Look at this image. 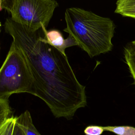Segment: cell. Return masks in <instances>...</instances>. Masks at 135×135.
Wrapping results in <instances>:
<instances>
[{
    "mask_svg": "<svg viewBox=\"0 0 135 135\" xmlns=\"http://www.w3.org/2000/svg\"><path fill=\"white\" fill-rule=\"evenodd\" d=\"M4 9L3 8V0H0V11Z\"/></svg>",
    "mask_w": 135,
    "mask_h": 135,
    "instance_id": "5bb4252c",
    "label": "cell"
},
{
    "mask_svg": "<svg viewBox=\"0 0 135 135\" xmlns=\"http://www.w3.org/2000/svg\"><path fill=\"white\" fill-rule=\"evenodd\" d=\"M16 123L21 127L25 135H41L35 127L30 112L25 111L19 116L15 117Z\"/></svg>",
    "mask_w": 135,
    "mask_h": 135,
    "instance_id": "8992f818",
    "label": "cell"
},
{
    "mask_svg": "<svg viewBox=\"0 0 135 135\" xmlns=\"http://www.w3.org/2000/svg\"><path fill=\"white\" fill-rule=\"evenodd\" d=\"M64 15L66 27L63 31L71 35L90 57L112 50L115 26L110 18L78 7L66 8Z\"/></svg>",
    "mask_w": 135,
    "mask_h": 135,
    "instance_id": "7a4b0ae2",
    "label": "cell"
},
{
    "mask_svg": "<svg viewBox=\"0 0 135 135\" xmlns=\"http://www.w3.org/2000/svg\"><path fill=\"white\" fill-rule=\"evenodd\" d=\"M0 126H1V125H0Z\"/></svg>",
    "mask_w": 135,
    "mask_h": 135,
    "instance_id": "2e32d148",
    "label": "cell"
},
{
    "mask_svg": "<svg viewBox=\"0 0 135 135\" xmlns=\"http://www.w3.org/2000/svg\"><path fill=\"white\" fill-rule=\"evenodd\" d=\"M45 37L47 42L57 49L63 54H65V49L73 46H78V43L76 40L70 34L66 38H64L62 33L57 30L52 29L46 31Z\"/></svg>",
    "mask_w": 135,
    "mask_h": 135,
    "instance_id": "5b68a950",
    "label": "cell"
},
{
    "mask_svg": "<svg viewBox=\"0 0 135 135\" xmlns=\"http://www.w3.org/2000/svg\"><path fill=\"white\" fill-rule=\"evenodd\" d=\"M104 131L112 132L117 135H135V127L128 126H102Z\"/></svg>",
    "mask_w": 135,
    "mask_h": 135,
    "instance_id": "9c48e42d",
    "label": "cell"
},
{
    "mask_svg": "<svg viewBox=\"0 0 135 135\" xmlns=\"http://www.w3.org/2000/svg\"><path fill=\"white\" fill-rule=\"evenodd\" d=\"M13 135H25V133L23 130L22 129L21 127L16 123V122L15 123V128H14Z\"/></svg>",
    "mask_w": 135,
    "mask_h": 135,
    "instance_id": "4fadbf2b",
    "label": "cell"
},
{
    "mask_svg": "<svg viewBox=\"0 0 135 135\" xmlns=\"http://www.w3.org/2000/svg\"><path fill=\"white\" fill-rule=\"evenodd\" d=\"M20 93L36 96V89L23 53L12 43L0 69V99L8 101L12 94Z\"/></svg>",
    "mask_w": 135,
    "mask_h": 135,
    "instance_id": "3957f363",
    "label": "cell"
},
{
    "mask_svg": "<svg viewBox=\"0 0 135 135\" xmlns=\"http://www.w3.org/2000/svg\"><path fill=\"white\" fill-rule=\"evenodd\" d=\"M15 123V117L6 120L0 126V135H13Z\"/></svg>",
    "mask_w": 135,
    "mask_h": 135,
    "instance_id": "8fae6325",
    "label": "cell"
},
{
    "mask_svg": "<svg viewBox=\"0 0 135 135\" xmlns=\"http://www.w3.org/2000/svg\"><path fill=\"white\" fill-rule=\"evenodd\" d=\"M58 3L54 0H3V8L14 22L37 31L47 27Z\"/></svg>",
    "mask_w": 135,
    "mask_h": 135,
    "instance_id": "277c9868",
    "label": "cell"
},
{
    "mask_svg": "<svg viewBox=\"0 0 135 135\" xmlns=\"http://www.w3.org/2000/svg\"><path fill=\"white\" fill-rule=\"evenodd\" d=\"M12 117V111L8 101L0 99V125Z\"/></svg>",
    "mask_w": 135,
    "mask_h": 135,
    "instance_id": "30bf717a",
    "label": "cell"
},
{
    "mask_svg": "<svg viewBox=\"0 0 135 135\" xmlns=\"http://www.w3.org/2000/svg\"><path fill=\"white\" fill-rule=\"evenodd\" d=\"M4 28L25 59L36 97L55 118L71 119L79 109L86 105L85 86L79 82L66 55L47 42L46 28L32 31L7 18Z\"/></svg>",
    "mask_w": 135,
    "mask_h": 135,
    "instance_id": "6da1fadb",
    "label": "cell"
},
{
    "mask_svg": "<svg viewBox=\"0 0 135 135\" xmlns=\"http://www.w3.org/2000/svg\"><path fill=\"white\" fill-rule=\"evenodd\" d=\"M114 13L135 19V0L117 1Z\"/></svg>",
    "mask_w": 135,
    "mask_h": 135,
    "instance_id": "ba28073f",
    "label": "cell"
},
{
    "mask_svg": "<svg viewBox=\"0 0 135 135\" xmlns=\"http://www.w3.org/2000/svg\"><path fill=\"white\" fill-rule=\"evenodd\" d=\"M1 22H0V27H1Z\"/></svg>",
    "mask_w": 135,
    "mask_h": 135,
    "instance_id": "9a60e30c",
    "label": "cell"
},
{
    "mask_svg": "<svg viewBox=\"0 0 135 135\" xmlns=\"http://www.w3.org/2000/svg\"><path fill=\"white\" fill-rule=\"evenodd\" d=\"M123 51L125 62L135 84V40L128 43Z\"/></svg>",
    "mask_w": 135,
    "mask_h": 135,
    "instance_id": "52a82bcc",
    "label": "cell"
},
{
    "mask_svg": "<svg viewBox=\"0 0 135 135\" xmlns=\"http://www.w3.org/2000/svg\"><path fill=\"white\" fill-rule=\"evenodd\" d=\"M104 131L102 126L94 125L89 126L84 130L85 135H101Z\"/></svg>",
    "mask_w": 135,
    "mask_h": 135,
    "instance_id": "7c38bea8",
    "label": "cell"
}]
</instances>
